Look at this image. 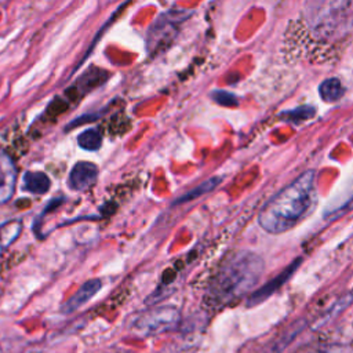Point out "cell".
Masks as SVG:
<instances>
[{
  "label": "cell",
  "mask_w": 353,
  "mask_h": 353,
  "mask_svg": "<svg viewBox=\"0 0 353 353\" xmlns=\"http://www.w3.org/2000/svg\"><path fill=\"white\" fill-rule=\"evenodd\" d=\"M263 270L262 259L252 252L233 256L222 266L211 285V296L218 303L239 298L254 287Z\"/></svg>",
  "instance_id": "cell-2"
},
{
  "label": "cell",
  "mask_w": 353,
  "mask_h": 353,
  "mask_svg": "<svg viewBox=\"0 0 353 353\" xmlns=\"http://www.w3.org/2000/svg\"><path fill=\"white\" fill-rule=\"evenodd\" d=\"M181 320V313L174 306H157L138 314L131 323V331L137 336H156L174 330Z\"/></svg>",
  "instance_id": "cell-4"
},
{
  "label": "cell",
  "mask_w": 353,
  "mask_h": 353,
  "mask_svg": "<svg viewBox=\"0 0 353 353\" xmlns=\"http://www.w3.org/2000/svg\"><path fill=\"white\" fill-rule=\"evenodd\" d=\"M50 178L44 172L39 171H28L23 175L22 188L23 190H28L34 194H44L50 189Z\"/></svg>",
  "instance_id": "cell-9"
},
{
  "label": "cell",
  "mask_w": 353,
  "mask_h": 353,
  "mask_svg": "<svg viewBox=\"0 0 353 353\" xmlns=\"http://www.w3.org/2000/svg\"><path fill=\"white\" fill-rule=\"evenodd\" d=\"M190 15L186 10H168L150 25L146 36V48L152 55L167 50L175 40L181 23Z\"/></svg>",
  "instance_id": "cell-3"
},
{
  "label": "cell",
  "mask_w": 353,
  "mask_h": 353,
  "mask_svg": "<svg viewBox=\"0 0 353 353\" xmlns=\"http://www.w3.org/2000/svg\"><path fill=\"white\" fill-rule=\"evenodd\" d=\"M319 94L324 102H336L343 95L341 80L336 77L325 79L319 87Z\"/></svg>",
  "instance_id": "cell-11"
},
{
  "label": "cell",
  "mask_w": 353,
  "mask_h": 353,
  "mask_svg": "<svg viewBox=\"0 0 353 353\" xmlns=\"http://www.w3.org/2000/svg\"><path fill=\"white\" fill-rule=\"evenodd\" d=\"M211 97H212V99L216 102V103H219V105H223V106H234V105H237V98L233 95V94H230V92H228V91H221V90H218V91H214L212 94H211Z\"/></svg>",
  "instance_id": "cell-16"
},
{
  "label": "cell",
  "mask_w": 353,
  "mask_h": 353,
  "mask_svg": "<svg viewBox=\"0 0 353 353\" xmlns=\"http://www.w3.org/2000/svg\"><path fill=\"white\" fill-rule=\"evenodd\" d=\"M98 176V168L90 161H79L69 172L68 183L73 190H85L92 186Z\"/></svg>",
  "instance_id": "cell-7"
},
{
  "label": "cell",
  "mask_w": 353,
  "mask_h": 353,
  "mask_svg": "<svg viewBox=\"0 0 353 353\" xmlns=\"http://www.w3.org/2000/svg\"><path fill=\"white\" fill-rule=\"evenodd\" d=\"M102 287V281L99 279H90L61 306V312L63 314H70L85 305Z\"/></svg>",
  "instance_id": "cell-8"
},
{
  "label": "cell",
  "mask_w": 353,
  "mask_h": 353,
  "mask_svg": "<svg viewBox=\"0 0 353 353\" xmlns=\"http://www.w3.org/2000/svg\"><path fill=\"white\" fill-rule=\"evenodd\" d=\"M314 114V108L312 106H299L296 109L292 110H287L283 113V116H285L287 119L292 120V121H303L310 119Z\"/></svg>",
  "instance_id": "cell-15"
},
{
  "label": "cell",
  "mask_w": 353,
  "mask_h": 353,
  "mask_svg": "<svg viewBox=\"0 0 353 353\" xmlns=\"http://www.w3.org/2000/svg\"><path fill=\"white\" fill-rule=\"evenodd\" d=\"M221 181H222V179H221L219 176H212V178L205 179L204 182H201L200 185H197V186L193 188L192 190H189V192H186L185 194L179 196V197L172 203V205L181 204V203H186V201H192V200H194V199H197V197H200V196H203V194H205V193L214 190V189L221 183Z\"/></svg>",
  "instance_id": "cell-10"
},
{
  "label": "cell",
  "mask_w": 353,
  "mask_h": 353,
  "mask_svg": "<svg viewBox=\"0 0 353 353\" xmlns=\"http://www.w3.org/2000/svg\"><path fill=\"white\" fill-rule=\"evenodd\" d=\"M77 143L80 145V148H83L85 150H91V152L98 150L102 145V135L98 130L88 128L79 134Z\"/></svg>",
  "instance_id": "cell-14"
},
{
  "label": "cell",
  "mask_w": 353,
  "mask_h": 353,
  "mask_svg": "<svg viewBox=\"0 0 353 353\" xmlns=\"http://www.w3.org/2000/svg\"><path fill=\"white\" fill-rule=\"evenodd\" d=\"M15 164L4 150H0V205L12 197L15 190Z\"/></svg>",
  "instance_id": "cell-6"
},
{
  "label": "cell",
  "mask_w": 353,
  "mask_h": 353,
  "mask_svg": "<svg viewBox=\"0 0 353 353\" xmlns=\"http://www.w3.org/2000/svg\"><path fill=\"white\" fill-rule=\"evenodd\" d=\"M21 221H8L0 225V252L7 248L21 233Z\"/></svg>",
  "instance_id": "cell-13"
},
{
  "label": "cell",
  "mask_w": 353,
  "mask_h": 353,
  "mask_svg": "<svg viewBox=\"0 0 353 353\" xmlns=\"http://www.w3.org/2000/svg\"><path fill=\"white\" fill-rule=\"evenodd\" d=\"M314 181L316 172L307 170L276 193L259 212L261 228L268 233L279 234L296 226L314 203Z\"/></svg>",
  "instance_id": "cell-1"
},
{
  "label": "cell",
  "mask_w": 353,
  "mask_h": 353,
  "mask_svg": "<svg viewBox=\"0 0 353 353\" xmlns=\"http://www.w3.org/2000/svg\"><path fill=\"white\" fill-rule=\"evenodd\" d=\"M108 72L98 69V68H91L88 69L84 76H81V79H79V81L76 83V88H85V92L101 85L108 77Z\"/></svg>",
  "instance_id": "cell-12"
},
{
  "label": "cell",
  "mask_w": 353,
  "mask_h": 353,
  "mask_svg": "<svg viewBox=\"0 0 353 353\" xmlns=\"http://www.w3.org/2000/svg\"><path fill=\"white\" fill-rule=\"evenodd\" d=\"M302 262V259L299 258V259H295L290 266H287L280 274H277L276 277H273L272 280H269L265 285H262L261 288H258V290H255L251 295H250V298H248V301H247V305L248 306H254V305H258V303H261V302H263L265 299H268L270 295H273L292 274H294V272L299 268V263Z\"/></svg>",
  "instance_id": "cell-5"
}]
</instances>
